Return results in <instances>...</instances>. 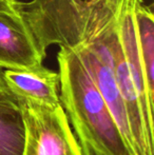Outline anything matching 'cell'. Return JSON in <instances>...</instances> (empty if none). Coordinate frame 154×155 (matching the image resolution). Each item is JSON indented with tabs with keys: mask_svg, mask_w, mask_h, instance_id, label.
Returning <instances> with one entry per match:
<instances>
[{
	"mask_svg": "<svg viewBox=\"0 0 154 155\" xmlns=\"http://www.w3.org/2000/svg\"><path fill=\"white\" fill-rule=\"evenodd\" d=\"M60 102L84 155H133L77 54L57 53Z\"/></svg>",
	"mask_w": 154,
	"mask_h": 155,
	"instance_id": "cell-1",
	"label": "cell"
},
{
	"mask_svg": "<svg viewBox=\"0 0 154 155\" xmlns=\"http://www.w3.org/2000/svg\"><path fill=\"white\" fill-rule=\"evenodd\" d=\"M18 101L25 128L21 155H84L61 104L45 107Z\"/></svg>",
	"mask_w": 154,
	"mask_h": 155,
	"instance_id": "cell-2",
	"label": "cell"
},
{
	"mask_svg": "<svg viewBox=\"0 0 154 155\" xmlns=\"http://www.w3.org/2000/svg\"><path fill=\"white\" fill-rule=\"evenodd\" d=\"M47 53L11 0L0 2V69L30 70L42 65Z\"/></svg>",
	"mask_w": 154,
	"mask_h": 155,
	"instance_id": "cell-3",
	"label": "cell"
},
{
	"mask_svg": "<svg viewBox=\"0 0 154 155\" xmlns=\"http://www.w3.org/2000/svg\"><path fill=\"white\" fill-rule=\"evenodd\" d=\"M137 0H120L119 8V31L126 59L131 72L133 84L138 96L144 126L149 141L154 145L153 108L154 92L150 90L143 62L137 25L135 19V6Z\"/></svg>",
	"mask_w": 154,
	"mask_h": 155,
	"instance_id": "cell-4",
	"label": "cell"
},
{
	"mask_svg": "<svg viewBox=\"0 0 154 155\" xmlns=\"http://www.w3.org/2000/svg\"><path fill=\"white\" fill-rule=\"evenodd\" d=\"M6 87L17 99L29 100L45 107L60 104L58 72L40 65L30 70L2 71Z\"/></svg>",
	"mask_w": 154,
	"mask_h": 155,
	"instance_id": "cell-5",
	"label": "cell"
},
{
	"mask_svg": "<svg viewBox=\"0 0 154 155\" xmlns=\"http://www.w3.org/2000/svg\"><path fill=\"white\" fill-rule=\"evenodd\" d=\"M20 113L19 101L6 87L0 69V124Z\"/></svg>",
	"mask_w": 154,
	"mask_h": 155,
	"instance_id": "cell-6",
	"label": "cell"
},
{
	"mask_svg": "<svg viewBox=\"0 0 154 155\" xmlns=\"http://www.w3.org/2000/svg\"><path fill=\"white\" fill-rule=\"evenodd\" d=\"M2 1H4V0H0V2H2Z\"/></svg>",
	"mask_w": 154,
	"mask_h": 155,
	"instance_id": "cell-7",
	"label": "cell"
}]
</instances>
